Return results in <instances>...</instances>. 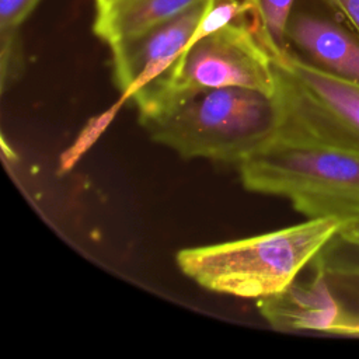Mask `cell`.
Masks as SVG:
<instances>
[{
  "instance_id": "cell-12",
  "label": "cell",
  "mask_w": 359,
  "mask_h": 359,
  "mask_svg": "<svg viewBox=\"0 0 359 359\" xmlns=\"http://www.w3.org/2000/svg\"><path fill=\"white\" fill-rule=\"evenodd\" d=\"M332 290L339 296H346L355 299L352 302L339 300V316L331 328L328 335L341 337H359V285L344 280H330Z\"/></svg>"
},
{
  "instance_id": "cell-2",
  "label": "cell",
  "mask_w": 359,
  "mask_h": 359,
  "mask_svg": "<svg viewBox=\"0 0 359 359\" xmlns=\"http://www.w3.org/2000/svg\"><path fill=\"white\" fill-rule=\"evenodd\" d=\"M237 171L247 191L283 198L307 219H359V153L279 126Z\"/></svg>"
},
{
  "instance_id": "cell-4",
  "label": "cell",
  "mask_w": 359,
  "mask_h": 359,
  "mask_svg": "<svg viewBox=\"0 0 359 359\" xmlns=\"http://www.w3.org/2000/svg\"><path fill=\"white\" fill-rule=\"evenodd\" d=\"M222 87L276 93L275 60L248 18L191 43L167 72L135 91L129 100L140 121L201 91Z\"/></svg>"
},
{
  "instance_id": "cell-3",
  "label": "cell",
  "mask_w": 359,
  "mask_h": 359,
  "mask_svg": "<svg viewBox=\"0 0 359 359\" xmlns=\"http://www.w3.org/2000/svg\"><path fill=\"white\" fill-rule=\"evenodd\" d=\"M282 116L276 93L222 87L201 91L139 122L153 142L184 158L237 167L276 133Z\"/></svg>"
},
{
  "instance_id": "cell-14",
  "label": "cell",
  "mask_w": 359,
  "mask_h": 359,
  "mask_svg": "<svg viewBox=\"0 0 359 359\" xmlns=\"http://www.w3.org/2000/svg\"><path fill=\"white\" fill-rule=\"evenodd\" d=\"M41 0H0V31L20 29Z\"/></svg>"
},
{
  "instance_id": "cell-5",
  "label": "cell",
  "mask_w": 359,
  "mask_h": 359,
  "mask_svg": "<svg viewBox=\"0 0 359 359\" xmlns=\"http://www.w3.org/2000/svg\"><path fill=\"white\" fill-rule=\"evenodd\" d=\"M282 128L359 153V83L330 74L290 48L273 57Z\"/></svg>"
},
{
  "instance_id": "cell-8",
  "label": "cell",
  "mask_w": 359,
  "mask_h": 359,
  "mask_svg": "<svg viewBox=\"0 0 359 359\" xmlns=\"http://www.w3.org/2000/svg\"><path fill=\"white\" fill-rule=\"evenodd\" d=\"M304 283L297 279L283 292L257 300L268 324L279 331H304L328 335L339 316V300L325 275L314 269Z\"/></svg>"
},
{
  "instance_id": "cell-6",
  "label": "cell",
  "mask_w": 359,
  "mask_h": 359,
  "mask_svg": "<svg viewBox=\"0 0 359 359\" xmlns=\"http://www.w3.org/2000/svg\"><path fill=\"white\" fill-rule=\"evenodd\" d=\"M210 0L109 46L114 81L123 101L167 72L187 49Z\"/></svg>"
},
{
  "instance_id": "cell-9",
  "label": "cell",
  "mask_w": 359,
  "mask_h": 359,
  "mask_svg": "<svg viewBox=\"0 0 359 359\" xmlns=\"http://www.w3.org/2000/svg\"><path fill=\"white\" fill-rule=\"evenodd\" d=\"M208 0H95L94 34L108 46Z\"/></svg>"
},
{
  "instance_id": "cell-1",
  "label": "cell",
  "mask_w": 359,
  "mask_h": 359,
  "mask_svg": "<svg viewBox=\"0 0 359 359\" xmlns=\"http://www.w3.org/2000/svg\"><path fill=\"white\" fill-rule=\"evenodd\" d=\"M346 223L335 216L311 217L240 240L182 248L175 262L206 290L259 300L290 286Z\"/></svg>"
},
{
  "instance_id": "cell-16",
  "label": "cell",
  "mask_w": 359,
  "mask_h": 359,
  "mask_svg": "<svg viewBox=\"0 0 359 359\" xmlns=\"http://www.w3.org/2000/svg\"><path fill=\"white\" fill-rule=\"evenodd\" d=\"M339 236H342V237L346 238V240L359 243V219L346 223V224L341 229Z\"/></svg>"
},
{
  "instance_id": "cell-15",
  "label": "cell",
  "mask_w": 359,
  "mask_h": 359,
  "mask_svg": "<svg viewBox=\"0 0 359 359\" xmlns=\"http://www.w3.org/2000/svg\"><path fill=\"white\" fill-rule=\"evenodd\" d=\"M345 18L359 36V0H320Z\"/></svg>"
},
{
  "instance_id": "cell-13",
  "label": "cell",
  "mask_w": 359,
  "mask_h": 359,
  "mask_svg": "<svg viewBox=\"0 0 359 359\" xmlns=\"http://www.w3.org/2000/svg\"><path fill=\"white\" fill-rule=\"evenodd\" d=\"M0 62H1V88L6 90L22 67V45L20 29L0 31Z\"/></svg>"
},
{
  "instance_id": "cell-10",
  "label": "cell",
  "mask_w": 359,
  "mask_h": 359,
  "mask_svg": "<svg viewBox=\"0 0 359 359\" xmlns=\"http://www.w3.org/2000/svg\"><path fill=\"white\" fill-rule=\"evenodd\" d=\"M248 6V20L259 41L272 57L289 49L286 28L296 0H244Z\"/></svg>"
},
{
  "instance_id": "cell-7",
  "label": "cell",
  "mask_w": 359,
  "mask_h": 359,
  "mask_svg": "<svg viewBox=\"0 0 359 359\" xmlns=\"http://www.w3.org/2000/svg\"><path fill=\"white\" fill-rule=\"evenodd\" d=\"M286 41L310 65L339 79L359 83V36L341 24L307 11L292 13Z\"/></svg>"
},
{
  "instance_id": "cell-11",
  "label": "cell",
  "mask_w": 359,
  "mask_h": 359,
  "mask_svg": "<svg viewBox=\"0 0 359 359\" xmlns=\"http://www.w3.org/2000/svg\"><path fill=\"white\" fill-rule=\"evenodd\" d=\"M331 280H344L359 285V243L339 236L323 248L310 264Z\"/></svg>"
}]
</instances>
